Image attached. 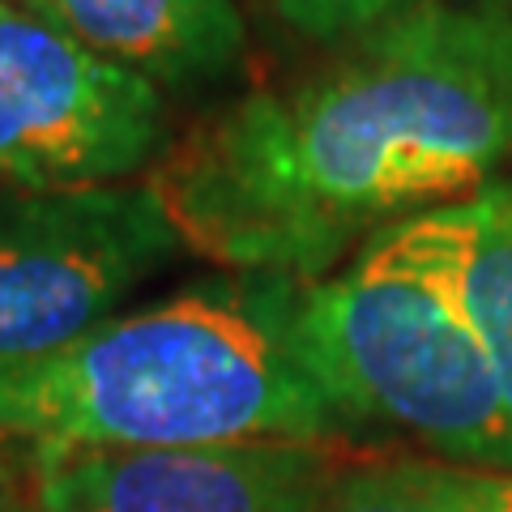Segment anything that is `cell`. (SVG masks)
I'll return each instance as SVG.
<instances>
[{"label":"cell","instance_id":"cell-7","mask_svg":"<svg viewBox=\"0 0 512 512\" xmlns=\"http://www.w3.org/2000/svg\"><path fill=\"white\" fill-rule=\"evenodd\" d=\"M94 56L158 90H192L239 69L248 47L239 0H18Z\"/></svg>","mask_w":512,"mask_h":512},{"label":"cell","instance_id":"cell-10","mask_svg":"<svg viewBox=\"0 0 512 512\" xmlns=\"http://www.w3.org/2000/svg\"><path fill=\"white\" fill-rule=\"evenodd\" d=\"M419 0H274L278 18L312 43H350Z\"/></svg>","mask_w":512,"mask_h":512},{"label":"cell","instance_id":"cell-11","mask_svg":"<svg viewBox=\"0 0 512 512\" xmlns=\"http://www.w3.org/2000/svg\"><path fill=\"white\" fill-rule=\"evenodd\" d=\"M0 512H35V504H30V495L18 491L13 483H0Z\"/></svg>","mask_w":512,"mask_h":512},{"label":"cell","instance_id":"cell-5","mask_svg":"<svg viewBox=\"0 0 512 512\" xmlns=\"http://www.w3.org/2000/svg\"><path fill=\"white\" fill-rule=\"evenodd\" d=\"M163 150V90L0 0V188L124 184Z\"/></svg>","mask_w":512,"mask_h":512},{"label":"cell","instance_id":"cell-12","mask_svg":"<svg viewBox=\"0 0 512 512\" xmlns=\"http://www.w3.org/2000/svg\"><path fill=\"white\" fill-rule=\"evenodd\" d=\"M466 5H474V9L491 13L495 22H504V26L512 30V0H466Z\"/></svg>","mask_w":512,"mask_h":512},{"label":"cell","instance_id":"cell-4","mask_svg":"<svg viewBox=\"0 0 512 512\" xmlns=\"http://www.w3.org/2000/svg\"><path fill=\"white\" fill-rule=\"evenodd\" d=\"M180 252L150 184L0 188V372L86 338Z\"/></svg>","mask_w":512,"mask_h":512},{"label":"cell","instance_id":"cell-1","mask_svg":"<svg viewBox=\"0 0 512 512\" xmlns=\"http://www.w3.org/2000/svg\"><path fill=\"white\" fill-rule=\"evenodd\" d=\"M504 167L512 30L466 0H419L312 73L222 107L163 150L146 184L188 252L316 282Z\"/></svg>","mask_w":512,"mask_h":512},{"label":"cell","instance_id":"cell-3","mask_svg":"<svg viewBox=\"0 0 512 512\" xmlns=\"http://www.w3.org/2000/svg\"><path fill=\"white\" fill-rule=\"evenodd\" d=\"M295 342L346 423H384L444 461L512 474V397L487 346L384 231L346 274L303 282Z\"/></svg>","mask_w":512,"mask_h":512},{"label":"cell","instance_id":"cell-2","mask_svg":"<svg viewBox=\"0 0 512 512\" xmlns=\"http://www.w3.org/2000/svg\"><path fill=\"white\" fill-rule=\"evenodd\" d=\"M299 295V278L222 269L141 312H116L56 355L5 367L0 457L333 440L350 423L299 355Z\"/></svg>","mask_w":512,"mask_h":512},{"label":"cell","instance_id":"cell-8","mask_svg":"<svg viewBox=\"0 0 512 512\" xmlns=\"http://www.w3.org/2000/svg\"><path fill=\"white\" fill-rule=\"evenodd\" d=\"M384 235L444 286L512 397V171Z\"/></svg>","mask_w":512,"mask_h":512},{"label":"cell","instance_id":"cell-6","mask_svg":"<svg viewBox=\"0 0 512 512\" xmlns=\"http://www.w3.org/2000/svg\"><path fill=\"white\" fill-rule=\"evenodd\" d=\"M18 466L35 512H320L342 470L325 440L43 448Z\"/></svg>","mask_w":512,"mask_h":512},{"label":"cell","instance_id":"cell-9","mask_svg":"<svg viewBox=\"0 0 512 512\" xmlns=\"http://www.w3.org/2000/svg\"><path fill=\"white\" fill-rule=\"evenodd\" d=\"M320 512H512V474L444 457H397L338 470Z\"/></svg>","mask_w":512,"mask_h":512}]
</instances>
